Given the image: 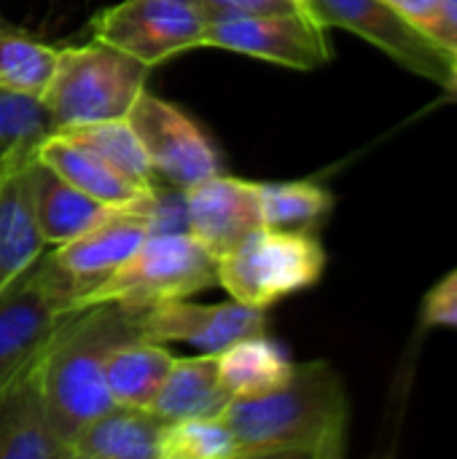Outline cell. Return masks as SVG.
<instances>
[{
    "label": "cell",
    "instance_id": "cell-1",
    "mask_svg": "<svg viewBox=\"0 0 457 459\" xmlns=\"http://www.w3.org/2000/svg\"><path fill=\"white\" fill-rule=\"evenodd\" d=\"M234 438V459H342L347 455L350 401L329 360L294 363L272 393L240 398L221 414Z\"/></svg>",
    "mask_w": 457,
    "mask_h": 459
},
{
    "label": "cell",
    "instance_id": "cell-2",
    "mask_svg": "<svg viewBox=\"0 0 457 459\" xmlns=\"http://www.w3.org/2000/svg\"><path fill=\"white\" fill-rule=\"evenodd\" d=\"M137 309L100 301L73 309L54 328L40 352V379L48 420L57 438L70 441L113 406L105 385V366L116 347L137 339Z\"/></svg>",
    "mask_w": 457,
    "mask_h": 459
},
{
    "label": "cell",
    "instance_id": "cell-3",
    "mask_svg": "<svg viewBox=\"0 0 457 459\" xmlns=\"http://www.w3.org/2000/svg\"><path fill=\"white\" fill-rule=\"evenodd\" d=\"M151 67L132 54L94 38L57 48L54 70L38 94L54 129L127 118L145 91Z\"/></svg>",
    "mask_w": 457,
    "mask_h": 459
},
{
    "label": "cell",
    "instance_id": "cell-4",
    "mask_svg": "<svg viewBox=\"0 0 457 459\" xmlns=\"http://www.w3.org/2000/svg\"><path fill=\"white\" fill-rule=\"evenodd\" d=\"M218 282V261L189 231H156L81 307L113 301L129 309L191 299Z\"/></svg>",
    "mask_w": 457,
    "mask_h": 459
},
{
    "label": "cell",
    "instance_id": "cell-5",
    "mask_svg": "<svg viewBox=\"0 0 457 459\" xmlns=\"http://www.w3.org/2000/svg\"><path fill=\"white\" fill-rule=\"evenodd\" d=\"M323 269L326 253L312 231L259 229L218 258V285L245 307L269 309L275 301L312 288Z\"/></svg>",
    "mask_w": 457,
    "mask_h": 459
},
{
    "label": "cell",
    "instance_id": "cell-6",
    "mask_svg": "<svg viewBox=\"0 0 457 459\" xmlns=\"http://www.w3.org/2000/svg\"><path fill=\"white\" fill-rule=\"evenodd\" d=\"M207 22L202 0H121L92 19V32L154 70L183 51L205 48Z\"/></svg>",
    "mask_w": 457,
    "mask_h": 459
},
{
    "label": "cell",
    "instance_id": "cell-7",
    "mask_svg": "<svg viewBox=\"0 0 457 459\" xmlns=\"http://www.w3.org/2000/svg\"><path fill=\"white\" fill-rule=\"evenodd\" d=\"M75 301L54 269L48 250L0 290V387L40 355Z\"/></svg>",
    "mask_w": 457,
    "mask_h": 459
},
{
    "label": "cell",
    "instance_id": "cell-8",
    "mask_svg": "<svg viewBox=\"0 0 457 459\" xmlns=\"http://www.w3.org/2000/svg\"><path fill=\"white\" fill-rule=\"evenodd\" d=\"M304 11L326 30H347L385 51L409 73L447 91L455 89L450 48L412 27L385 0H304Z\"/></svg>",
    "mask_w": 457,
    "mask_h": 459
},
{
    "label": "cell",
    "instance_id": "cell-9",
    "mask_svg": "<svg viewBox=\"0 0 457 459\" xmlns=\"http://www.w3.org/2000/svg\"><path fill=\"white\" fill-rule=\"evenodd\" d=\"M205 48L234 51L291 70H318L331 59L329 30L307 11L213 16L205 30Z\"/></svg>",
    "mask_w": 457,
    "mask_h": 459
},
{
    "label": "cell",
    "instance_id": "cell-10",
    "mask_svg": "<svg viewBox=\"0 0 457 459\" xmlns=\"http://www.w3.org/2000/svg\"><path fill=\"white\" fill-rule=\"evenodd\" d=\"M127 121L148 153L156 183L186 191L189 186L221 172V156L215 145L205 129L178 105L143 91Z\"/></svg>",
    "mask_w": 457,
    "mask_h": 459
},
{
    "label": "cell",
    "instance_id": "cell-11",
    "mask_svg": "<svg viewBox=\"0 0 457 459\" xmlns=\"http://www.w3.org/2000/svg\"><path fill=\"white\" fill-rule=\"evenodd\" d=\"M186 231L218 258L237 250L250 234L264 229L261 183L229 178L224 172L205 178L183 191Z\"/></svg>",
    "mask_w": 457,
    "mask_h": 459
},
{
    "label": "cell",
    "instance_id": "cell-12",
    "mask_svg": "<svg viewBox=\"0 0 457 459\" xmlns=\"http://www.w3.org/2000/svg\"><path fill=\"white\" fill-rule=\"evenodd\" d=\"M148 234V215L129 210L113 212L81 237L48 250V258L65 280L75 309L137 253Z\"/></svg>",
    "mask_w": 457,
    "mask_h": 459
},
{
    "label": "cell",
    "instance_id": "cell-13",
    "mask_svg": "<svg viewBox=\"0 0 457 459\" xmlns=\"http://www.w3.org/2000/svg\"><path fill=\"white\" fill-rule=\"evenodd\" d=\"M140 333L159 344H189L197 352H221L237 339L264 333L267 309L245 307L240 301L189 304L186 299L137 309Z\"/></svg>",
    "mask_w": 457,
    "mask_h": 459
},
{
    "label": "cell",
    "instance_id": "cell-14",
    "mask_svg": "<svg viewBox=\"0 0 457 459\" xmlns=\"http://www.w3.org/2000/svg\"><path fill=\"white\" fill-rule=\"evenodd\" d=\"M0 459H70L48 420L40 355L0 387Z\"/></svg>",
    "mask_w": 457,
    "mask_h": 459
},
{
    "label": "cell",
    "instance_id": "cell-15",
    "mask_svg": "<svg viewBox=\"0 0 457 459\" xmlns=\"http://www.w3.org/2000/svg\"><path fill=\"white\" fill-rule=\"evenodd\" d=\"M32 159L35 148L0 161V290L46 253L35 215Z\"/></svg>",
    "mask_w": 457,
    "mask_h": 459
},
{
    "label": "cell",
    "instance_id": "cell-16",
    "mask_svg": "<svg viewBox=\"0 0 457 459\" xmlns=\"http://www.w3.org/2000/svg\"><path fill=\"white\" fill-rule=\"evenodd\" d=\"M35 159L43 161L48 169H54L59 178H65L78 191L89 194L92 199H97L113 210L145 212L154 199V191H156V186L145 188V186L132 183L119 169H113L105 159H100L94 151L75 143L73 137H67L59 129L48 132L38 143Z\"/></svg>",
    "mask_w": 457,
    "mask_h": 459
},
{
    "label": "cell",
    "instance_id": "cell-17",
    "mask_svg": "<svg viewBox=\"0 0 457 459\" xmlns=\"http://www.w3.org/2000/svg\"><path fill=\"white\" fill-rule=\"evenodd\" d=\"M164 428L151 409L113 403L70 441V459H159Z\"/></svg>",
    "mask_w": 457,
    "mask_h": 459
},
{
    "label": "cell",
    "instance_id": "cell-18",
    "mask_svg": "<svg viewBox=\"0 0 457 459\" xmlns=\"http://www.w3.org/2000/svg\"><path fill=\"white\" fill-rule=\"evenodd\" d=\"M232 403L229 390L218 374V355L199 352L175 358L167 379L162 382L154 403L148 406L164 425L197 417H221Z\"/></svg>",
    "mask_w": 457,
    "mask_h": 459
},
{
    "label": "cell",
    "instance_id": "cell-19",
    "mask_svg": "<svg viewBox=\"0 0 457 459\" xmlns=\"http://www.w3.org/2000/svg\"><path fill=\"white\" fill-rule=\"evenodd\" d=\"M32 194H35L38 226L48 247L65 245L81 237L92 226L110 218L113 212H124L78 191L75 186H70L65 178H59L54 169H48L38 159H32Z\"/></svg>",
    "mask_w": 457,
    "mask_h": 459
},
{
    "label": "cell",
    "instance_id": "cell-20",
    "mask_svg": "<svg viewBox=\"0 0 457 459\" xmlns=\"http://www.w3.org/2000/svg\"><path fill=\"white\" fill-rule=\"evenodd\" d=\"M175 355L167 344L151 342L145 336L129 339L116 347L105 366V385L116 406L148 409L167 379Z\"/></svg>",
    "mask_w": 457,
    "mask_h": 459
},
{
    "label": "cell",
    "instance_id": "cell-21",
    "mask_svg": "<svg viewBox=\"0 0 457 459\" xmlns=\"http://www.w3.org/2000/svg\"><path fill=\"white\" fill-rule=\"evenodd\" d=\"M215 355H218L221 382L229 390L232 401L272 393L294 371V363L288 360V355L264 333L237 339L234 344L224 347Z\"/></svg>",
    "mask_w": 457,
    "mask_h": 459
},
{
    "label": "cell",
    "instance_id": "cell-22",
    "mask_svg": "<svg viewBox=\"0 0 457 459\" xmlns=\"http://www.w3.org/2000/svg\"><path fill=\"white\" fill-rule=\"evenodd\" d=\"M59 132H65L75 143H81L89 151H94L100 159H105L113 169H119L132 183L145 186V188L156 186L148 153H145L137 132L132 129V124L127 118H110V121H97V124L59 129Z\"/></svg>",
    "mask_w": 457,
    "mask_h": 459
},
{
    "label": "cell",
    "instance_id": "cell-23",
    "mask_svg": "<svg viewBox=\"0 0 457 459\" xmlns=\"http://www.w3.org/2000/svg\"><path fill=\"white\" fill-rule=\"evenodd\" d=\"M331 194L312 180L261 183L264 229L275 231H315L331 212Z\"/></svg>",
    "mask_w": 457,
    "mask_h": 459
},
{
    "label": "cell",
    "instance_id": "cell-24",
    "mask_svg": "<svg viewBox=\"0 0 457 459\" xmlns=\"http://www.w3.org/2000/svg\"><path fill=\"white\" fill-rule=\"evenodd\" d=\"M57 46H48L0 16V86L38 97L54 70Z\"/></svg>",
    "mask_w": 457,
    "mask_h": 459
},
{
    "label": "cell",
    "instance_id": "cell-25",
    "mask_svg": "<svg viewBox=\"0 0 457 459\" xmlns=\"http://www.w3.org/2000/svg\"><path fill=\"white\" fill-rule=\"evenodd\" d=\"M159 459H234V438L224 417L180 420L164 428Z\"/></svg>",
    "mask_w": 457,
    "mask_h": 459
},
{
    "label": "cell",
    "instance_id": "cell-26",
    "mask_svg": "<svg viewBox=\"0 0 457 459\" xmlns=\"http://www.w3.org/2000/svg\"><path fill=\"white\" fill-rule=\"evenodd\" d=\"M48 132H54V126L38 97L0 86V161L19 151L38 148Z\"/></svg>",
    "mask_w": 457,
    "mask_h": 459
},
{
    "label": "cell",
    "instance_id": "cell-27",
    "mask_svg": "<svg viewBox=\"0 0 457 459\" xmlns=\"http://www.w3.org/2000/svg\"><path fill=\"white\" fill-rule=\"evenodd\" d=\"M423 320L457 331V269L428 290L423 299Z\"/></svg>",
    "mask_w": 457,
    "mask_h": 459
},
{
    "label": "cell",
    "instance_id": "cell-28",
    "mask_svg": "<svg viewBox=\"0 0 457 459\" xmlns=\"http://www.w3.org/2000/svg\"><path fill=\"white\" fill-rule=\"evenodd\" d=\"M213 16H259V13H291L304 11V0H202Z\"/></svg>",
    "mask_w": 457,
    "mask_h": 459
},
{
    "label": "cell",
    "instance_id": "cell-29",
    "mask_svg": "<svg viewBox=\"0 0 457 459\" xmlns=\"http://www.w3.org/2000/svg\"><path fill=\"white\" fill-rule=\"evenodd\" d=\"M385 3L396 8L412 27H417L420 32L436 40L442 30V0H385Z\"/></svg>",
    "mask_w": 457,
    "mask_h": 459
},
{
    "label": "cell",
    "instance_id": "cell-30",
    "mask_svg": "<svg viewBox=\"0 0 457 459\" xmlns=\"http://www.w3.org/2000/svg\"><path fill=\"white\" fill-rule=\"evenodd\" d=\"M436 40L450 51L457 48V0H442V30Z\"/></svg>",
    "mask_w": 457,
    "mask_h": 459
},
{
    "label": "cell",
    "instance_id": "cell-31",
    "mask_svg": "<svg viewBox=\"0 0 457 459\" xmlns=\"http://www.w3.org/2000/svg\"><path fill=\"white\" fill-rule=\"evenodd\" d=\"M450 56H453V81H455V89H453V91L457 94V48L455 51H450Z\"/></svg>",
    "mask_w": 457,
    "mask_h": 459
}]
</instances>
